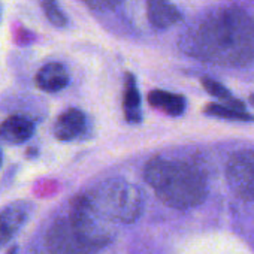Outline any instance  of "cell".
I'll return each instance as SVG.
<instances>
[{
	"mask_svg": "<svg viewBox=\"0 0 254 254\" xmlns=\"http://www.w3.org/2000/svg\"><path fill=\"white\" fill-rule=\"evenodd\" d=\"M202 84H203L205 90H206L211 96H214V97L223 100L224 105H227V106H230V108H235V109L245 111L244 103H242L241 100L235 99V97L230 94V91H229L223 84H220V82H217V81H214V79H211V78H203V79H202Z\"/></svg>",
	"mask_w": 254,
	"mask_h": 254,
	"instance_id": "13",
	"label": "cell"
},
{
	"mask_svg": "<svg viewBox=\"0 0 254 254\" xmlns=\"http://www.w3.org/2000/svg\"><path fill=\"white\" fill-rule=\"evenodd\" d=\"M144 177L159 199L172 208H193L206 197L202 174L186 163L157 157L147 163Z\"/></svg>",
	"mask_w": 254,
	"mask_h": 254,
	"instance_id": "2",
	"label": "cell"
},
{
	"mask_svg": "<svg viewBox=\"0 0 254 254\" xmlns=\"http://www.w3.org/2000/svg\"><path fill=\"white\" fill-rule=\"evenodd\" d=\"M84 2L94 9H108L114 8L120 0H84Z\"/></svg>",
	"mask_w": 254,
	"mask_h": 254,
	"instance_id": "16",
	"label": "cell"
},
{
	"mask_svg": "<svg viewBox=\"0 0 254 254\" xmlns=\"http://www.w3.org/2000/svg\"><path fill=\"white\" fill-rule=\"evenodd\" d=\"M205 112L212 115V117H218V118H229V120H238V121H253V115H250L245 111L241 109H235L230 108L227 105H220V103H209L205 108Z\"/></svg>",
	"mask_w": 254,
	"mask_h": 254,
	"instance_id": "14",
	"label": "cell"
},
{
	"mask_svg": "<svg viewBox=\"0 0 254 254\" xmlns=\"http://www.w3.org/2000/svg\"><path fill=\"white\" fill-rule=\"evenodd\" d=\"M48 248L53 254H84L93 250L69 218H62L51 227L48 233Z\"/></svg>",
	"mask_w": 254,
	"mask_h": 254,
	"instance_id": "5",
	"label": "cell"
},
{
	"mask_svg": "<svg viewBox=\"0 0 254 254\" xmlns=\"http://www.w3.org/2000/svg\"><path fill=\"white\" fill-rule=\"evenodd\" d=\"M148 20L156 29H168L180 21V11L169 0H147Z\"/></svg>",
	"mask_w": 254,
	"mask_h": 254,
	"instance_id": "10",
	"label": "cell"
},
{
	"mask_svg": "<svg viewBox=\"0 0 254 254\" xmlns=\"http://www.w3.org/2000/svg\"><path fill=\"white\" fill-rule=\"evenodd\" d=\"M0 12H2V11H0Z\"/></svg>",
	"mask_w": 254,
	"mask_h": 254,
	"instance_id": "19",
	"label": "cell"
},
{
	"mask_svg": "<svg viewBox=\"0 0 254 254\" xmlns=\"http://www.w3.org/2000/svg\"><path fill=\"white\" fill-rule=\"evenodd\" d=\"M36 85L47 93H57L63 90L69 82V75L63 64L48 63L39 69L36 73Z\"/></svg>",
	"mask_w": 254,
	"mask_h": 254,
	"instance_id": "9",
	"label": "cell"
},
{
	"mask_svg": "<svg viewBox=\"0 0 254 254\" xmlns=\"http://www.w3.org/2000/svg\"><path fill=\"white\" fill-rule=\"evenodd\" d=\"M35 133V124L29 117L11 115L0 124V139L8 144H24Z\"/></svg>",
	"mask_w": 254,
	"mask_h": 254,
	"instance_id": "6",
	"label": "cell"
},
{
	"mask_svg": "<svg viewBox=\"0 0 254 254\" xmlns=\"http://www.w3.org/2000/svg\"><path fill=\"white\" fill-rule=\"evenodd\" d=\"M0 165H2V151H0Z\"/></svg>",
	"mask_w": 254,
	"mask_h": 254,
	"instance_id": "17",
	"label": "cell"
},
{
	"mask_svg": "<svg viewBox=\"0 0 254 254\" xmlns=\"http://www.w3.org/2000/svg\"><path fill=\"white\" fill-rule=\"evenodd\" d=\"M29 211L24 203H14L0 211V248L6 245L26 223Z\"/></svg>",
	"mask_w": 254,
	"mask_h": 254,
	"instance_id": "7",
	"label": "cell"
},
{
	"mask_svg": "<svg viewBox=\"0 0 254 254\" xmlns=\"http://www.w3.org/2000/svg\"><path fill=\"white\" fill-rule=\"evenodd\" d=\"M44 12L47 15V18L50 20L51 24L57 26V27H63L66 26V17L62 12V9L59 8L56 0H41Z\"/></svg>",
	"mask_w": 254,
	"mask_h": 254,
	"instance_id": "15",
	"label": "cell"
},
{
	"mask_svg": "<svg viewBox=\"0 0 254 254\" xmlns=\"http://www.w3.org/2000/svg\"><path fill=\"white\" fill-rule=\"evenodd\" d=\"M251 102L254 103V96H251Z\"/></svg>",
	"mask_w": 254,
	"mask_h": 254,
	"instance_id": "18",
	"label": "cell"
},
{
	"mask_svg": "<svg viewBox=\"0 0 254 254\" xmlns=\"http://www.w3.org/2000/svg\"><path fill=\"white\" fill-rule=\"evenodd\" d=\"M124 114L129 123H139L141 121V96L132 75L126 76V87H124Z\"/></svg>",
	"mask_w": 254,
	"mask_h": 254,
	"instance_id": "12",
	"label": "cell"
},
{
	"mask_svg": "<svg viewBox=\"0 0 254 254\" xmlns=\"http://www.w3.org/2000/svg\"><path fill=\"white\" fill-rule=\"evenodd\" d=\"M190 56L227 67L254 59V21L239 8H221L196 23L181 39Z\"/></svg>",
	"mask_w": 254,
	"mask_h": 254,
	"instance_id": "1",
	"label": "cell"
},
{
	"mask_svg": "<svg viewBox=\"0 0 254 254\" xmlns=\"http://www.w3.org/2000/svg\"><path fill=\"white\" fill-rule=\"evenodd\" d=\"M85 117L79 109H67L63 112L54 126V135L59 141H72L84 130Z\"/></svg>",
	"mask_w": 254,
	"mask_h": 254,
	"instance_id": "8",
	"label": "cell"
},
{
	"mask_svg": "<svg viewBox=\"0 0 254 254\" xmlns=\"http://www.w3.org/2000/svg\"><path fill=\"white\" fill-rule=\"evenodd\" d=\"M87 196L96 212L109 221L133 223L142 212L139 190L123 180L106 181Z\"/></svg>",
	"mask_w": 254,
	"mask_h": 254,
	"instance_id": "3",
	"label": "cell"
},
{
	"mask_svg": "<svg viewBox=\"0 0 254 254\" xmlns=\"http://www.w3.org/2000/svg\"><path fill=\"white\" fill-rule=\"evenodd\" d=\"M148 102L151 106L165 111L172 117H178L186 109V100L180 94H174L163 90H154L148 94Z\"/></svg>",
	"mask_w": 254,
	"mask_h": 254,
	"instance_id": "11",
	"label": "cell"
},
{
	"mask_svg": "<svg viewBox=\"0 0 254 254\" xmlns=\"http://www.w3.org/2000/svg\"><path fill=\"white\" fill-rule=\"evenodd\" d=\"M226 178L238 197L254 202V150L235 153L227 162Z\"/></svg>",
	"mask_w": 254,
	"mask_h": 254,
	"instance_id": "4",
	"label": "cell"
}]
</instances>
